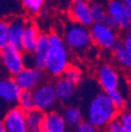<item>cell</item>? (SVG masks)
Here are the masks:
<instances>
[{"instance_id":"cell-9","label":"cell","mask_w":131,"mask_h":132,"mask_svg":"<svg viewBox=\"0 0 131 132\" xmlns=\"http://www.w3.org/2000/svg\"><path fill=\"white\" fill-rule=\"evenodd\" d=\"M96 80L102 90L107 93L118 89L122 81L118 70L108 64H104L99 67L96 71Z\"/></svg>"},{"instance_id":"cell-7","label":"cell","mask_w":131,"mask_h":132,"mask_svg":"<svg viewBox=\"0 0 131 132\" xmlns=\"http://www.w3.org/2000/svg\"><path fill=\"white\" fill-rule=\"evenodd\" d=\"M1 126L6 132H27L26 112L19 106H12L4 113Z\"/></svg>"},{"instance_id":"cell-27","label":"cell","mask_w":131,"mask_h":132,"mask_svg":"<svg viewBox=\"0 0 131 132\" xmlns=\"http://www.w3.org/2000/svg\"><path fill=\"white\" fill-rule=\"evenodd\" d=\"M69 132H100V129L96 128L95 126H93L87 121H83L78 126L71 128Z\"/></svg>"},{"instance_id":"cell-10","label":"cell","mask_w":131,"mask_h":132,"mask_svg":"<svg viewBox=\"0 0 131 132\" xmlns=\"http://www.w3.org/2000/svg\"><path fill=\"white\" fill-rule=\"evenodd\" d=\"M70 20L90 27L94 22L90 11L89 1L86 0H71L68 6Z\"/></svg>"},{"instance_id":"cell-26","label":"cell","mask_w":131,"mask_h":132,"mask_svg":"<svg viewBox=\"0 0 131 132\" xmlns=\"http://www.w3.org/2000/svg\"><path fill=\"white\" fill-rule=\"evenodd\" d=\"M10 44V23L9 20L2 19L0 21V47Z\"/></svg>"},{"instance_id":"cell-5","label":"cell","mask_w":131,"mask_h":132,"mask_svg":"<svg viewBox=\"0 0 131 132\" xmlns=\"http://www.w3.org/2000/svg\"><path fill=\"white\" fill-rule=\"evenodd\" d=\"M93 44L105 51H112L119 42L117 29H113L104 23H93L90 26Z\"/></svg>"},{"instance_id":"cell-11","label":"cell","mask_w":131,"mask_h":132,"mask_svg":"<svg viewBox=\"0 0 131 132\" xmlns=\"http://www.w3.org/2000/svg\"><path fill=\"white\" fill-rule=\"evenodd\" d=\"M43 70L37 67H25L15 77L16 82L22 90L34 91L42 82Z\"/></svg>"},{"instance_id":"cell-4","label":"cell","mask_w":131,"mask_h":132,"mask_svg":"<svg viewBox=\"0 0 131 132\" xmlns=\"http://www.w3.org/2000/svg\"><path fill=\"white\" fill-rule=\"evenodd\" d=\"M0 58H1L3 69L9 76L13 78H15L21 70L25 68L24 52L21 48L9 44L1 48Z\"/></svg>"},{"instance_id":"cell-32","label":"cell","mask_w":131,"mask_h":132,"mask_svg":"<svg viewBox=\"0 0 131 132\" xmlns=\"http://www.w3.org/2000/svg\"><path fill=\"white\" fill-rule=\"evenodd\" d=\"M122 1L125 3V5H126L129 10H131V0H122Z\"/></svg>"},{"instance_id":"cell-1","label":"cell","mask_w":131,"mask_h":132,"mask_svg":"<svg viewBox=\"0 0 131 132\" xmlns=\"http://www.w3.org/2000/svg\"><path fill=\"white\" fill-rule=\"evenodd\" d=\"M118 118V109L113 105L107 92L96 93L86 109V121L96 128H106L108 124Z\"/></svg>"},{"instance_id":"cell-29","label":"cell","mask_w":131,"mask_h":132,"mask_svg":"<svg viewBox=\"0 0 131 132\" xmlns=\"http://www.w3.org/2000/svg\"><path fill=\"white\" fill-rule=\"evenodd\" d=\"M118 118L122 122V124L125 127V129L128 132H131V110H125V111H123Z\"/></svg>"},{"instance_id":"cell-12","label":"cell","mask_w":131,"mask_h":132,"mask_svg":"<svg viewBox=\"0 0 131 132\" xmlns=\"http://www.w3.org/2000/svg\"><path fill=\"white\" fill-rule=\"evenodd\" d=\"M22 91L23 90L13 77L3 78L0 81V97L6 105L16 106L19 102Z\"/></svg>"},{"instance_id":"cell-28","label":"cell","mask_w":131,"mask_h":132,"mask_svg":"<svg viewBox=\"0 0 131 132\" xmlns=\"http://www.w3.org/2000/svg\"><path fill=\"white\" fill-rule=\"evenodd\" d=\"M106 131L107 132H128L123 126L119 118H116L108 124V126L106 127Z\"/></svg>"},{"instance_id":"cell-25","label":"cell","mask_w":131,"mask_h":132,"mask_svg":"<svg viewBox=\"0 0 131 132\" xmlns=\"http://www.w3.org/2000/svg\"><path fill=\"white\" fill-rule=\"evenodd\" d=\"M62 77L67 79L69 82H71V83L75 84L76 86L79 85L82 82V73H81L80 69L73 65H69V67L65 70V72Z\"/></svg>"},{"instance_id":"cell-2","label":"cell","mask_w":131,"mask_h":132,"mask_svg":"<svg viewBox=\"0 0 131 132\" xmlns=\"http://www.w3.org/2000/svg\"><path fill=\"white\" fill-rule=\"evenodd\" d=\"M51 48L47 56L45 71L54 78H60L69 67V48L63 37L58 32L50 34Z\"/></svg>"},{"instance_id":"cell-3","label":"cell","mask_w":131,"mask_h":132,"mask_svg":"<svg viewBox=\"0 0 131 132\" xmlns=\"http://www.w3.org/2000/svg\"><path fill=\"white\" fill-rule=\"evenodd\" d=\"M63 39L70 51L78 55L87 53L93 44L90 27L77 23L72 20L65 24Z\"/></svg>"},{"instance_id":"cell-22","label":"cell","mask_w":131,"mask_h":132,"mask_svg":"<svg viewBox=\"0 0 131 132\" xmlns=\"http://www.w3.org/2000/svg\"><path fill=\"white\" fill-rule=\"evenodd\" d=\"M17 105L26 113L36 109V103H35V97L32 91L23 90Z\"/></svg>"},{"instance_id":"cell-19","label":"cell","mask_w":131,"mask_h":132,"mask_svg":"<svg viewBox=\"0 0 131 132\" xmlns=\"http://www.w3.org/2000/svg\"><path fill=\"white\" fill-rule=\"evenodd\" d=\"M112 55L122 67L131 70V55L128 53L122 41H119L112 48Z\"/></svg>"},{"instance_id":"cell-24","label":"cell","mask_w":131,"mask_h":132,"mask_svg":"<svg viewBox=\"0 0 131 132\" xmlns=\"http://www.w3.org/2000/svg\"><path fill=\"white\" fill-rule=\"evenodd\" d=\"M108 95L110 97V100L112 101L113 105L117 107L118 110H122L125 105H126V94L123 92V90H121L120 88L112 90L110 92H108Z\"/></svg>"},{"instance_id":"cell-31","label":"cell","mask_w":131,"mask_h":132,"mask_svg":"<svg viewBox=\"0 0 131 132\" xmlns=\"http://www.w3.org/2000/svg\"><path fill=\"white\" fill-rule=\"evenodd\" d=\"M102 23L106 24L107 26H109V27H111V28H113V29H118V28H119V25H118L117 21L114 20L110 15H107V16H106V18L104 19V21H103Z\"/></svg>"},{"instance_id":"cell-6","label":"cell","mask_w":131,"mask_h":132,"mask_svg":"<svg viewBox=\"0 0 131 132\" xmlns=\"http://www.w3.org/2000/svg\"><path fill=\"white\" fill-rule=\"evenodd\" d=\"M34 97L36 103V109L43 111L44 113L52 111L56 104L58 97L55 90V86L52 83H42L34 91Z\"/></svg>"},{"instance_id":"cell-30","label":"cell","mask_w":131,"mask_h":132,"mask_svg":"<svg viewBox=\"0 0 131 132\" xmlns=\"http://www.w3.org/2000/svg\"><path fill=\"white\" fill-rule=\"evenodd\" d=\"M122 42L124 44V46L126 47V49L128 51V53L131 55V29H128L122 39Z\"/></svg>"},{"instance_id":"cell-17","label":"cell","mask_w":131,"mask_h":132,"mask_svg":"<svg viewBox=\"0 0 131 132\" xmlns=\"http://www.w3.org/2000/svg\"><path fill=\"white\" fill-rule=\"evenodd\" d=\"M57 97L60 102H68L73 97L76 93V85L69 82L64 77H60L54 83Z\"/></svg>"},{"instance_id":"cell-13","label":"cell","mask_w":131,"mask_h":132,"mask_svg":"<svg viewBox=\"0 0 131 132\" xmlns=\"http://www.w3.org/2000/svg\"><path fill=\"white\" fill-rule=\"evenodd\" d=\"M67 123L59 111L52 110L45 113L42 132H67Z\"/></svg>"},{"instance_id":"cell-23","label":"cell","mask_w":131,"mask_h":132,"mask_svg":"<svg viewBox=\"0 0 131 132\" xmlns=\"http://www.w3.org/2000/svg\"><path fill=\"white\" fill-rule=\"evenodd\" d=\"M45 1L46 0H20V3L29 15H37L43 11Z\"/></svg>"},{"instance_id":"cell-34","label":"cell","mask_w":131,"mask_h":132,"mask_svg":"<svg viewBox=\"0 0 131 132\" xmlns=\"http://www.w3.org/2000/svg\"><path fill=\"white\" fill-rule=\"evenodd\" d=\"M86 1H90V0H86ZM91 1H92V0H91ZM100 1H101V0H100Z\"/></svg>"},{"instance_id":"cell-20","label":"cell","mask_w":131,"mask_h":132,"mask_svg":"<svg viewBox=\"0 0 131 132\" xmlns=\"http://www.w3.org/2000/svg\"><path fill=\"white\" fill-rule=\"evenodd\" d=\"M62 114H63V118H64L65 122L67 123L68 127H70V128L78 126L79 124H81L84 121L83 112H82V110L77 106L66 107L63 110Z\"/></svg>"},{"instance_id":"cell-14","label":"cell","mask_w":131,"mask_h":132,"mask_svg":"<svg viewBox=\"0 0 131 132\" xmlns=\"http://www.w3.org/2000/svg\"><path fill=\"white\" fill-rule=\"evenodd\" d=\"M26 20L21 16H14L9 19L10 23V44L22 49V39L24 29L26 26Z\"/></svg>"},{"instance_id":"cell-21","label":"cell","mask_w":131,"mask_h":132,"mask_svg":"<svg viewBox=\"0 0 131 132\" xmlns=\"http://www.w3.org/2000/svg\"><path fill=\"white\" fill-rule=\"evenodd\" d=\"M89 4H90V11L93 18V22L102 23L106 18V16L108 15L106 5H104L100 0H92V1L89 2Z\"/></svg>"},{"instance_id":"cell-15","label":"cell","mask_w":131,"mask_h":132,"mask_svg":"<svg viewBox=\"0 0 131 132\" xmlns=\"http://www.w3.org/2000/svg\"><path fill=\"white\" fill-rule=\"evenodd\" d=\"M51 43H50V35L47 34H41L37 43V46L35 48L32 56L35 59V65L36 67L42 70H45L46 67V61L47 56L50 53Z\"/></svg>"},{"instance_id":"cell-8","label":"cell","mask_w":131,"mask_h":132,"mask_svg":"<svg viewBox=\"0 0 131 132\" xmlns=\"http://www.w3.org/2000/svg\"><path fill=\"white\" fill-rule=\"evenodd\" d=\"M108 15L117 21L119 28L128 30L131 27V10H129L122 0H108L106 2Z\"/></svg>"},{"instance_id":"cell-18","label":"cell","mask_w":131,"mask_h":132,"mask_svg":"<svg viewBox=\"0 0 131 132\" xmlns=\"http://www.w3.org/2000/svg\"><path fill=\"white\" fill-rule=\"evenodd\" d=\"M45 113L39 109H34L26 113L27 132H42Z\"/></svg>"},{"instance_id":"cell-16","label":"cell","mask_w":131,"mask_h":132,"mask_svg":"<svg viewBox=\"0 0 131 132\" xmlns=\"http://www.w3.org/2000/svg\"><path fill=\"white\" fill-rule=\"evenodd\" d=\"M40 35L41 34L37 25L31 21H27L24 29V34H23V39H22V51L25 54L34 53Z\"/></svg>"},{"instance_id":"cell-33","label":"cell","mask_w":131,"mask_h":132,"mask_svg":"<svg viewBox=\"0 0 131 132\" xmlns=\"http://www.w3.org/2000/svg\"><path fill=\"white\" fill-rule=\"evenodd\" d=\"M0 132H6V131H5V129H4L2 126H0Z\"/></svg>"}]
</instances>
